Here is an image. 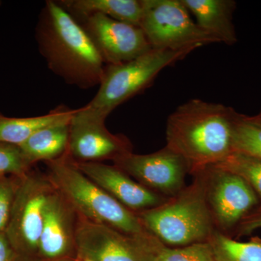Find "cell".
<instances>
[{
	"label": "cell",
	"instance_id": "obj_1",
	"mask_svg": "<svg viewBox=\"0 0 261 261\" xmlns=\"http://www.w3.org/2000/svg\"><path fill=\"white\" fill-rule=\"evenodd\" d=\"M237 111L221 103L192 99L178 106L166 123V147L197 173L224 161L233 152Z\"/></svg>",
	"mask_w": 261,
	"mask_h": 261
},
{
	"label": "cell",
	"instance_id": "obj_2",
	"mask_svg": "<svg viewBox=\"0 0 261 261\" xmlns=\"http://www.w3.org/2000/svg\"><path fill=\"white\" fill-rule=\"evenodd\" d=\"M36 39L48 68L65 83L82 89L99 86L106 64L81 24L58 2H46Z\"/></svg>",
	"mask_w": 261,
	"mask_h": 261
},
{
	"label": "cell",
	"instance_id": "obj_3",
	"mask_svg": "<svg viewBox=\"0 0 261 261\" xmlns=\"http://www.w3.org/2000/svg\"><path fill=\"white\" fill-rule=\"evenodd\" d=\"M45 163L46 175L51 185L80 217L111 226L129 236L148 231L137 213L127 208L89 179L75 166L68 152Z\"/></svg>",
	"mask_w": 261,
	"mask_h": 261
},
{
	"label": "cell",
	"instance_id": "obj_4",
	"mask_svg": "<svg viewBox=\"0 0 261 261\" xmlns=\"http://www.w3.org/2000/svg\"><path fill=\"white\" fill-rule=\"evenodd\" d=\"M195 181L171 200L137 213L144 227L166 245L184 247L207 241L214 231V221L206 197L203 170Z\"/></svg>",
	"mask_w": 261,
	"mask_h": 261
},
{
	"label": "cell",
	"instance_id": "obj_5",
	"mask_svg": "<svg viewBox=\"0 0 261 261\" xmlns=\"http://www.w3.org/2000/svg\"><path fill=\"white\" fill-rule=\"evenodd\" d=\"M200 47L194 46L180 50L152 48L132 61L106 65L97 94L87 106L76 109L75 116L106 121L118 106L150 87L163 69Z\"/></svg>",
	"mask_w": 261,
	"mask_h": 261
},
{
	"label": "cell",
	"instance_id": "obj_6",
	"mask_svg": "<svg viewBox=\"0 0 261 261\" xmlns=\"http://www.w3.org/2000/svg\"><path fill=\"white\" fill-rule=\"evenodd\" d=\"M54 190L47 175L29 171L20 178L5 233L16 261H38L43 211Z\"/></svg>",
	"mask_w": 261,
	"mask_h": 261
},
{
	"label": "cell",
	"instance_id": "obj_7",
	"mask_svg": "<svg viewBox=\"0 0 261 261\" xmlns=\"http://www.w3.org/2000/svg\"><path fill=\"white\" fill-rule=\"evenodd\" d=\"M140 27L153 49L180 50L220 43L190 17L181 0H142Z\"/></svg>",
	"mask_w": 261,
	"mask_h": 261
},
{
	"label": "cell",
	"instance_id": "obj_8",
	"mask_svg": "<svg viewBox=\"0 0 261 261\" xmlns=\"http://www.w3.org/2000/svg\"><path fill=\"white\" fill-rule=\"evenodd\" d=\"M106 65L125 63L152 49L140 27L101 14L80 23Z\"/></svg>",
	"mask_w": 261,
	"mask_h": 261
},
{
	"label": "cell",
	"instance_id": "obj_9",
	"mask_svg": "<svg viewBox=\"0 0 261 261\" xmlns=\"http://www.w3.org/2000/svg\"><path fill=\"white\" fill-rule=\"evenodd\" d=\"M206 197L215 224L228 229L258 202L257 194L241 176L214 166L203 169Z\"/></svg>",
	"mask_w": 261,
	"mask_h": 261
},
{
	"label": "cell",
	"instance_id": "obj_10",
	"mask_svg": "<svg viewBox=\"0 0 261 261\" xmlns=\"http://www.w3.org/2000/svg\"><path fill=\"white\" fill-rule=\"evenodd\" d=\"M113 165L149 190L172 197L183 190L185 175L190 171L185 160L166 146L154 153L130 152Z\"/></svg>",
	"mask_w": 261,
	"mask_h": 261
},
{
	"label": "cell",
	"instance_id": "obj_11",
	"mask_svg": "<svg viewBox=\"0 0 261 261\" xmlns=\"http://www.w3.org/2000/svg\"><path fill=\"white\" fill-rule=\"evenodd\" d=\"M79 215L54 187L43 211L38 261L78 257L76 228Z\"/></svg>",
	"mask_w": 261,
	"mask_h": 261
},
{
	"label": "cell",
	"instance_id": "obj_12",
	"mask_svg": "<svg viewBox=\"0 0 261 261\" xmlns=\"http://www.w3.org/2000/svg\"><path fill=\"white\" fill-rule=\"evenodd\" d=\"M76 247L81 260L147 261L137 236L79 216Z\"/></svg>",
	"mask_w": 261,
	"mask_h": 261
},
{
	"label": "cell",
	"instance_id": "obj_13",
	"mask_svg": "<svg viewBox=\"0 0 261 261\" xmlns=\"http://www.w3.org/2000/svg\"><path fill=\"white\" fill-rule=\"evenodd\" d=\"M133 152L130 140L114 135L106 128V121L73 116L70 124L68 154L75 163L113 161Z\"/></svg>",
	"mask_w": 261,
	"mask_h": 261
},
{
	"label": "cell",
	"instance_id": "obj_14",
	"mask_svg": "<svg viewBox=\"0 0 261 261\" xmlns=\"http://www.w3.org/2000/svg\"><path fill=\"white\" fill-rule=\"evenodd\" d=\"M74 163L89 179L133 212L148 210L166 202L159 194L134 180L115 165Z\"/></svg>",
	"mask_w": 261,
	"mask_h": 261
},
{
	"label": "cell",
	"instance_id": "obj_15",
	"mask_svg": "<svg viewBox=\"0 0 261 261\" xmlns=\"http://www.w3.org/2000/svg\"><path fill=\"white\" fill-rule=\"evenodd\" d=\"M196 18V23L220 43L233 45L238 36L233 23L237 8L233 0H181Z\"/></svg>",
	"mask_w": 261,
	"mask_h": 261
},
{
	"label": "cell",
	"instance_id": "obj_16",
	"mask_svg": "<svg viewBox=\"0 0 261 261\" xmlns=\"http://www.w3.org/2000/svg\"><path fill=\"white\" fill-rule=\"evenodd\" d=\"M58 3L78 23L91 15L101 14L140 27L142 0H62Z\"/></svg>",
	"mask_w": 261,
	"mask_h": 261
},
{
	"label": "cell",
	"instance_id": "obj_17",
	"mask_svg": "<svg viewBox=\"0 0 261 261\" xmlns=\"http://www.w3.org/2000/svg\"><path fill=\"white\" fill-rule=\"evenodd\" d=\"M76 110L58 108L47 114L28 118H8L0 115V142L19 147L39 130L69 124Z\"/></svg>",
	"mask_w": 261,
	"mask_h": 261
},
{
	"label": "cell",
	"instance_id": "obj_18",
	"mask_svg": "<svg viewBox=\"0 0 261 261\" xmlns=\"http://www.w3.org/2000/svg\"><path fill=\"white\" fill-rule=\"evenodd\" d=\"M70 124L56 125L39 130L19 146L27 162L44 163L63 157L68 152Z\"/></svg>",
	"mask_w": 261,
	"mask_h": 261
},
{
	"label": "cell",
	"instance_id": "obj_19",
	"mask_svg": "<svg viewBox=\"0 0 261 261\" xmlns=\"http://www.w3.org/2000/svg\"><path fill=\"white\" fill-rule=\"evenodd\" d=\"M147 261H216L207 241L171 248L147 231L139 236Z\"/></svg>",
	"mask_w": 261,
	"mask_h": 261
},
{
	"label": "cell",
	"instance_id": "obj_20",
	"mask_svg": "<svg viewBox=\"0 0 261 261\" xmlns=\"http://www.w3.org/2000/svg\"><path fill=\"white\" fill-rule=\"evenodd\" d=\"M216 261H261V240L241 243L214 230L207 240Z\"/></svg>",
	"mask_w": 261,
	"mask_h": 261
},
{
	"label": "cell",
	"instance_id": "obj_21",
	"mask_svg": "<svg viewBox=\"0 0 261 261\" xmlns=\"http://www.w3.org/2000/svg\"><path fill=\"white\" fill-rule=\"evenodd\" d=\"M233 152L261 159V122L254 116L237 112L233 121Z\"/></svg>",
	"mask_w": 261,
	"mask_h": 261
},
{
	"label": "cell",
	"instance_id": "obj_22",
	"mask_svg": "<svg viewBox=\"0 0 261 261\" xmlns=\"http://www.w3.org/2000/svg\"><path fill=\"white\" fill-rule=\"evenodd\" d=\"M212 166L241 176L261 197L260 159L232 152L224 161Z\"/></svg>",
	"mask_w": 261,
	"mask_h": 261
},
{
	"label": "cell",
	"instance_id": "obj_23",
	"mask_svg": "<svg viewBox=\"0 0 261 261\" xmlns=\"http://www.w3.org/2000/svg\"><path fill=\"white\" fill-rule=\"evenodd\" d=\"M31 168L18 146L0 142V176L23 177Z\"/></svg>",
	"mask_w": 261,
	"mask_h": 261
},
{
	"label": "cell",
	"instance_id": "obj_24",
	"mask_svg": "<svg viewBox=\"0 0 261 261\" xmlns=\"http://www.w3.org/2000/svg\"><path fill=\"white\" fill-rule=\"evenodd\" d=\"M20 178L0 176V233H4L9 222Z\"/></svg>",
	"mask_w": 261,
	"mask_h": 261
},
{
	"label": "cell",
	"instance_id": "obj_25",
	"mask_svg": "<svg viewBox=\"0 0 261 261\" xmlns=\"http://www.w3.org/2000/svg\"><path fill=\"white\" fill-rule=\"evenodd\" d=\"M17 257L4 233H0V261H16Z\"/></svg>",
	"mask_w": 261,
	"mask_h": 261
},
{
	"label": "cell",
	"instance_id": "obj_26",
	"mask_svg": "<svg viewBox=\"0 0 261 261\" xmlns=\"http://www.w3.org/2000/svg\"><path fill=\"white\" fill-rule=\"evenodd\" d=\"M261 228V214L254 216L252 219L247 220L243 224L242 231L243 233H250L257 228Z\"/></svg>",
	"mask_w": 261,
	"mask_h": 261
},
{
	"label": "cell",
	"instance_id": "obj_27",
	"mask_svg": "<svg viewBox=\"0 0 261 261\" xmlns=\"http://www.w3.org/2000/svg\"><path fill=\"white\" fill-rule=\"evenodd\" d=\"M56 261H82L80 257H74V258H68L63 259V260H56Z\"/></svg>",
	"mask_w": 261,
	"mask_h": 261
},
{
	"label": "cell",
	"instance_id": "obj_28",
	"mask_svg": "<svg viewBox=\"0 0 261 261\" xmlns=\"http://www.w3.org/2000/svg\"><path fill=\"white\" fill-rule=\"evenodd\" d=\"M255 117H256L257 119H258L259 121H260L261 122V109H260V112H259L258 114H257L256 116H255Z\"/></svg>",
	"mask_w": 261,
	"mask_h": 261
},
{
	"label": "cell",
	"instance_id": "obj_29",
	"mask_svg": "<svg viewBox=\"0 0 261 261\" xmlns=\"http://www.w3.org/2000/svg\"><path fill=\"white\" fill-rule=\"evenodd\" d=\"M82 261H93V260H87V259H86V260H83Z\"/></svg>",
	"mask_w": 261,
	"mask_h": 261
}]
</instances>
